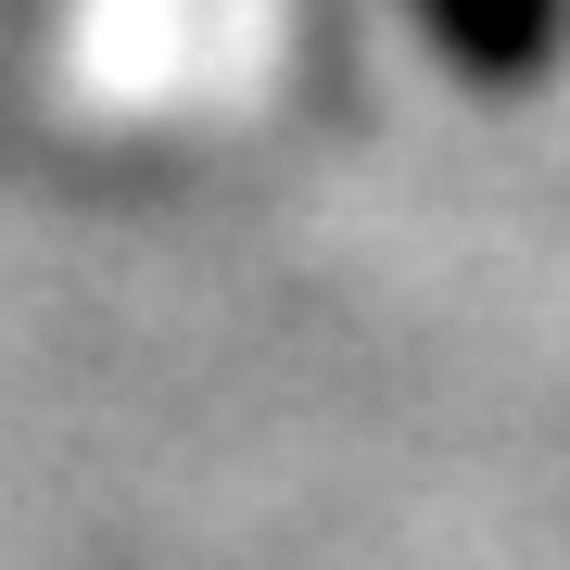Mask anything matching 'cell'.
<instances>
[{"instance_id":"cell-1","label":"cell","mask_w":570,"mask_h":570,"mask_svg":"<svg viewBox=\"0 0 570 570\" xmlns=\"http://www.w3.org/2000/svg\"><path fill=\"white\" fill-rule=\"evenodd\" d=\"M419 13L469 77H532L558 51V0H419Z\"/></svg>"}]
</instances>
